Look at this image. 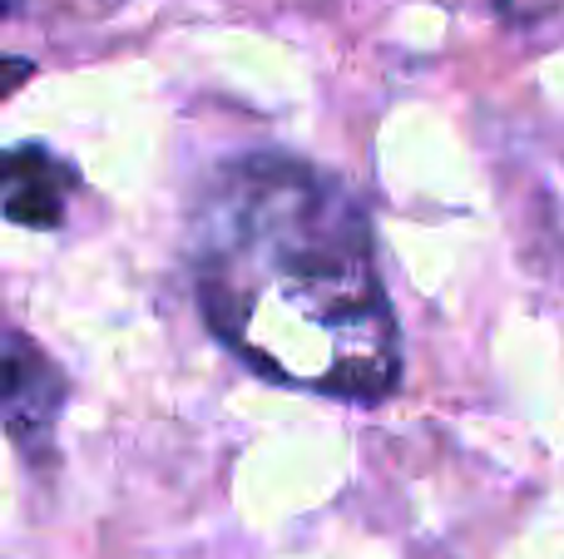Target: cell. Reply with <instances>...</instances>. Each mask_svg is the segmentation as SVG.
<instances>
[{
	"label": "cell",
	"mask_w": 564,
	"mask_h": 559,
	"mask_svg": "<svg viewBox=\"0 0 564 559\" xmlns=\"http://www.w3.org/2000/svg\"><path fill=\"white\" fill-rule=\"evenodd\" d=\"M204 317L253 372L377 402L401 342L361 208L292 158H243L214 198L198 263Z\"/></svg>",
	"instance_id": "obj_1"
},
{
	"label": "cell",
	"mask_w": 564,
	"mask_h": 559,
	"mask_svg": "<svg viewBox=\"0 0 564 559\" xmlns=\"http://www.w3.org/2000/svg\"><path fill=\"white\" fill-rule=\"evenodd\" d=\"M6 426L20 446H35L50 436L59 406H65V376L59 366L30 342L25 332L6 337Z\"/></svg>",
	"instance_id": "obj_2"
},
{
	"label": "cell",
	"mask_w": 564,
	"mask_h": 559,
	"mask_svg": "<svg viewBox=\"0 0 564 559\" xmlns=\"http://www.w3.org/2000/svg\"><path fill=\"white\" fill-rule=\"evenodd\" d=\"M75 168L59 164L50 149L20 144L6 154V218L20 228H59L65 194L75 188Z\"/></svg>",
	"instance_id": "obj_3"
}]
</instances>
